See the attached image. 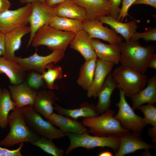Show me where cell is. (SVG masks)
<instances>
[{
	"label": "cell",
	"mask_w": 156,
	"mask_h": 156,
	"mask_svg": "<svg viewBox=\"0 0 156 156\" xmlns=\"http://www.w3.org/2000/svg\"><path fill=\"white\" fill-rule=\"evenodd\" d=\"M110 7V15L115 19L117 18L120 12L119 6L122 0H107Z\"/></svg>",
	"instance_id": "38"
},
{
	"label": "cell",
	"mask_w": 156,
	"mask_h": 156,
	"mask_svg": "<svg viewBox=\"0 0 156 156\" xmlns=\"http://www.w3.org/2000/svg\"><path fill=\"white\" fill-rule=\"evenodd\" d=\"M67 0H47L46 4L49 7H52L65 2Z\"/></svg>",
	"instance_id": "44"
},
{
	"label": "cell",
	"mask_w": 156,
	"mask_h": 156,
	"mask_svg": "<svg viewBox=\"0 0 156 156\" xmlns=\"http://www.w3.org/2000/svg\"><path fill=\"white\" fill-rule=\"evenodd\" d=\"M141 135L129 132L120 136V144L114 156H123L142 149L148 151L154 149L155 146L146 142Z\"/></svg>",
	"instance_id": "13"
},
{
	"label": "cell",
	"mask_w": 156,
	"mask_h": 156,
	"mask_svg": "<svg viewBox=\"0 0 156 156\" xmlns=\"http://www.w3.org/2000/svg\"><path fill=\"white\" fill-rule=\"evenodd\" d=\"M24 145V143H20L17 148L12 150L0 146V156H22L21 151Z\"/></svg>",
	"instance_id": "37"
},
{
	"label": "cell",
	"mask_w": 156,
	"mask_h": 156,
	"mask_svg": "<svg viewBox=\"0 0 156 156\" xmlns=\"http://www.w3.org/2000/svg\"><path fill=\"white\" fill-rule=\"evenodd\" d=\"M57 99L52 90H43L37 92L33 107L35 110L47 120L53 112L54 102Z\"/></svg>",
	"instance_id": "22"
},
{
	"label": "cell",
	"mask_w": 156,
	"mask_h": 156,
	"mask_svg": "<svg viewBox=\"0 0 156 156\" xmlns=\"http://www.w3.org/2000/svg\"><path fill=\"white\" fill-rule=\"evenodd\" d=\"M22 4H28L31 3L35 1H39L42 2L46 3L47 0H18Z\"/></svg>",
	"instance_id": "45"
},
{
	"label": "cell",
	"mask_w": 156,
	"mask_h": 156,
	"mask_svg": "<svg viewBox=\"0 0 156 156\" xmlns=\"http://www.w3.org/2000/svg\"><path fill=\"white\" fill-rule=\"evenodd\" d=\"M48 25L58 30L72 32L75 33L83 29L82 21L58 16L52 14L49 18Z\"/></svg>",
	"instance_id": "28"
},
{
	"label": "cell",
	"mask_w": 156,
	"mask_h": 156,
	"mask_svg": "<svg viewBox=\"0 0 156 156\" xmlns=\"http://www.w3.org/2000/svg\"><path fill=\"white\" fill-rule=\"evenodd\" d=\"M117 88V84L113 78L111 72L107 76L98 94L99 101L94 107L98 114H101L109 109L112 94L114 90Z\"/></svg>",
	"instance_id": "21"
},
{
	"label": "cell",
	"mask_w": 156,
	"mask_h": 156,
	"mask_svg": "<svg viewBox=\"0 0 156 156\" xmlns=\"http://www.w3.org/2000/svg\"><path fill=\"white\" fill-rule=\"evenodd\" d=\"M5 34L0 31V56H3L5 50Z\"/></svg>",
	"instance_id": "39"
},
{
	"label": "cell",
	"mask_w": 156,
	"mask_h": 156,
	"mask_svg": "<svg viewBox=\"0 0 156 156\" xmlns=\"http://www.w3.org/2000/svg\"><path fill=\"white\" fill-rule=\"evenodd\" d=\"M11 5V3L9 0H0V14L9 10Z\"/></svg>",
	"instance_id": "41"
},
{
	"label": "cell",
	"mask_w": 156,
	"mask_h": 156,
	"mask_svg": "<svg viewBox=\"0 0 156 156\" xmlns=\"http://www.w3.org/2000/svg\"><path fill=\"white\" fill-rule=\"evenodd\" d=\"M69 139L70 144L66 148L65 154L68 155L73 150L79 147L87 149L96 147H109L116 152L120 144V136L112 135L106 136H92L88 133L75 134L70 133H65Z\"/></svg>",
	"instance_id": "6"
},
{
	"label": "cell",
	"mask_w": 156,
	"mask_h": 156,
	"mask_svg": "<svg viewBox=\"0 0 156 156\" xmlns=\"http://www.w3.org/2000/svg\"><path fill=\"white\" fill-rule=\"evenodd\" d=\"M114 64V63L103 61L97 58L93 81L87 90L88 97H97L99 92Z\"/></svg>",
	"instance_id": "14"
},
{
	"label": "cell",
	"mask_w": 156,
	"mask_h": 156,
	"mask_svg": "<svg viewBox=\"0 0 156 156\" xmlns=\"http://www.w3.org/2000/svg\"><path fill=\"white\" fill-rule=\"evenodd\" d=\"M2 90L1 89V87H0V94L1 93Z\"/></svg>",
	"instance_id": "47"
},
{
	"label": "cell",
	"mask_w": 156,
	"mask_h": 156,
	"mask_svg": "<svg viewBox=\"0 0 156 156\" xmlns=\"http://www.w3.org/2000/svg\"><path fill=\"white\" fill-rule=\"evenodd\" d=\"M120 100L116 104L118 107L117 114L114 116L124 129L141 135L148 125L145 119L137 115L127 101L123 91L119 89Z\"/></svg>",
	"instance_id": "8"
},
{
	"label": "cell",
	"mask_w": 156,
	"mask_h": 156,
	"mask_svg": "<svg viewBox=\"0 0 156 156\" xmlns=\"http://www.w3.org/2000/svg\"><path fill=\"white\" fill-rule=\"evenodd\" d=\"M32 145L41 149L44 152L54 156H62L64 151L58 147L52 140L41 136L37 140L30 143Z\"/></svg>",
	"instance_id": "32"
},
{
	"label": "cell",
	"mask_w": 156,
	"mask_h": 156,
	"mask_svg": "<svg viewBox=\"0 0 156 156\" xmlns=\"http://www.w3.org/2000/svg\"><path fill=\"white\" fill-rule=\"evenodd\" d=\"M47 120L58 127L65 133H70L80 134L89 133L88 129L82 123L59 114L53 112Z\"/></svg>",
	"instance_id": "17"
},
{
	"label": "cell",
	"mask_w": 156,
	"mask_h": 156,
	"mask_svg": "<svg viewBox=\"0 0 156 156\" xmlns=\"http://www.w3.org/2000/svg\"><path fill=\"white\" fill-rule=\"evenodd\" d=\"M44 81L42 74L36 72H32L29 75L26 83L33 89H38L44 85Z\"/></svg>",
	"instance_id": "35"
},
{
	"label": "cell",
	"mask_w": 156,
	"mask_h": 156,
	"mask_svg": "<svg viewBox=\"0 0 156 156\" xmlns=\"http://www.w3.org/2000/svg\"><path fill=\"white\" fill-rule=\"evenodd\" d=\"M10 131L0 141V145L10 147L21 143L31 142L38 139L39 135L32 131L27 124L21 108L16 107L8 118Z\"/></svg>",
	"instance_id": "2"
},
{
	"label": "cell",
	"mask_w": 156,
	"mask_h": 156,
	"mask_svg": "<svg viewBox=\"0 0 156 156\" xmlns=\"http://www.w3.org/2000/svg\"><path fill=\"white\" fill-rule=\"evenodd\" d=\"M32 10L31 3L13 10H8L0 14V31L5 34L24 27L29 23Z\"/></svg>",
	"instance_id": "10"
},
{
	"label": "cell",
	"mask_w": 156,
	"mask_h": 156,
	"mask_svg": "<svg viewBox=\"0 0 156 156\" xmlns=\"http://www.w3.org/2000/svg\"><path fill=\"white\" fill-rule=\"evenodd\" d=\"M97 58L85 60L80 68L77 82L78 85L85 90H88L93 81Z\"/></svg>",
	"instance_id": "29"
},
{
	"label": "cell",
	"mask_w": 156,
	"mask_h": 156,
	"mask_svg": "<svg viewBox=\"0 0 156 156\" xmlns=\"http://www.w3.org/2000/svg\"><path fill=\"white\" fill-rule=\"evenodd\" d=\"M64 51L54 50L50 54L42 56L36 52L32 55L27 57L15 56L12 60L17 63L25 71L34 70L42 74L45 71L46 67L49 64H55L61 60L65 55Z\"/></svg>",
	"instance_id": "9"
},
{
	"label": "cell",
	"mask_w": 156,
	"mask_h": 156,
	"mask_svg": "<svg viewBox=\"0 0 156 156\" xmlns=\"http://www.w3.org/2000/svg\"><path fill=\"white\" fill-rule=\"evenodd\" d=\"M92 47L97 58L101 60L118 64L119 62L120 51L118 44H107L95 39H91Z\"/></svg>",
	"instance_id": "20"
},
{
	"label": "cell",
	"mask_w": 156,
	"mask_h": 156,
	"mask_svg": "<svg viewBox=\"0 0 156 156\" xmlns=\"http://www.w3.org/2000/svg\"><path fill=\"white\" fill-rule=\"evenodd\" d=\"M82 29L91 39L99 38L110 44H118L122 41V37L113 29L104 26L99 19L82 22Z\"/></svg>",
	"instance_id": "11"
},
{
	"label": "cell",
	"mask_w": 156,
	"mask_h": 156,
	"mask_svg": "<svg viewBox=\"0 0 156 156\" xmlns=\"http://www.w3.org/2000/svg\"><path fill=\"white\" fill-rule=\"evenodd\" d=\"M137 4L148 5L156 9V0H136L133 5Z\"/></svg>",
	"instance_id": "40"
},
{
	"label": "cell",
	"mask_w": 156,
	"mask_h": 156,
	"mask_svg": "<svg viewBox=\"0 0 156 156\" xmlns=\"http://www.w3.org/2000/svg\"><path fill=\"white\" fill-rule=\"evenodd\" d=\"M136 0H122V5L120 8V12L116 19L122 22L123 19L128 16V11L131 6Z\"/></svg>",
	"instance_id": "36"
},
{
	"label": "cell",
	"mask_w": 156,
	"mask_h": 156,
	"mask_svg": "<svg viewBox=\"0 0 156 156\" xmlns=\"http://www.w3.org/2000/svg\"><path fill=\"white\" fill-rule=\"evenodd\" d=\"M114 111L109 109L101 115L84 118L82 124L89 128L94 135L106 136L112 135L120 136L130 131L124 128L114 117Z\"/></svg>",
	"instance_id": "3"
},
{
	"label": "cell",
	"mask_w": 156,
	"mask_h": 156,
	"mask_svg": "<svg viewBox=\"0 0 156 156\" xmlns=\"http://www.w3.org/2000/svg\"><path fill=\"white\" fill-rule=\"evenodd\" d=\"M25 72L17 63L0 56V73L5 74L12 85H17L22 83Z\"/></svg>",
	"instance_id": "26"
},
{
	"label": "cell",
	"mask_w": 156,
	"mask_h": 156,
	"mask_svg": "<svg viewBox=\"0 0 156 156\" xmlns=\"http://www.w3.org/2000/svg\"><path fill=\"white\" fill-rule=\"evenodd\" d=\"M21 109L26 122L33 131L41 136L53 140L66 136L65 133L55 127L48 120H44L33 105L24 106Z\"/></svg>",
	"instance_id": "7"
},
{
	"label": "cell",
	"mask_w": 156,
	"mask_h": 156,
	"mask_svg": "<svg viewBox=\"0 0 156 156\" xmlns=\"http://www.w3.org/2000/svg\"><path fill=\"white\" fill-rule=\"evenodd\" d=\"M51 13L57 16L75 19L82 22L86 20L85 10L70 0L50 7Z\"/></svg>",
	"instance_id": "18"
},
{
	"label": "cell",
	"mask_w": 156,
	"mask_h": 156,
	"mask_svg": "<svg viewBox=\"0 0 156 156\" xmlns=\"http://www.w3.org/2000/svg\"><path fill=\"white\" fill-rule=\"evenodd\" d=\"M31 4L32 10L28 19L30 32L27 47L31 44L34 35L37 30L44 25H48L52 14L50 11V7L46 3L35 1Z\"/></svg>",
	"instance_id": "12"
},
{
	"label": "cell",
	"mask_w": 156,
	"mask_h": 156,
	"mask_svg": "<svg viewBox=\"0 0 156 156\" xmlns=\"http://www.w3.org/2000/svg\"><path fill=\"white\" fill-rule=\"evenodd\" d=\"M16 108V104L11 98L10 91L3 88L0 94V127L1 129L7 127L9 112Z\"/></svg>",
	"instance_id": "30"
},
{
	"label": "cell",
	"mask_w": 156,
	"mask_h": 156,
	"mask_svg": "<svg viewBox=\"0 0 156 156\" xmlns=\"http://www.w3.org/2000/svg\"><path fill=\"white\" fill-rule=\"evenodd\" d=\"M118 45L120 51L119 62L122 65L145 74L148 69V61L155 53V47L153 45L143 47L138 40H131L122 41Z\"/></svg>",
	"instance_id": "1"
},
{
	"label": "cell",
	"mask_w": 156,
	"mask_h": 156,
	"mask_svg": "<svg viewBox=\"0 0 156 156\" xmlns=\"http://www.w3.org/2000/svg\"><path fill=\"white\" fill-rule=\"evenodd\" d=\"M54 105V109L58 114L74 120L81 117L86 118L98 115L94 106L87 102L81 104L79 108L74 109H66L55 103Z\"/></svg>",
	"instance_id": "27"
},
{
	"label": "cell",
	"mask_w": 156,
	"mask_h": 156,
	"mask_svg": "<svg viewBox=\"0 0 156 156\" xmlns=\"http://www.w3.org/2000/svg\"><path fill=\"white\" fill-rule=\"evenodd\" d=\"M102 24L108 25L117 34H120L125 38L126 41H128L131 38L134 33L136 31L139 21L132 20L129 22L123 23L118 21L110 15L103 16L99 18Z\"/></svg>",
	"instance_id": "24"
},
{
	"label": "cell",
	"mask_w": 156,
	"mask_h": 156,
	"mask_svg": "<svg viewBox=\"0 0 156 156\" xmlns=\"http://www.w3.org/2000/svg\"><path fill=\"white\" fill-rule=\"evenodd\" d=\"M148 133L151 138L152 141L156 142V127H152L149 129Z\"/></svg>",
	"instance_id": "43"
},
{
	"label": "cell",
	"mask_w": 156,
	"mask_h": 156,
	"mask_svg": "<svg viewBox=\"0 0 156 156\" xmlns=\"http://www.w3.org/2000/svg\"><path fill=\"white\" fill-rule=\"evenodd\" d=\"M91 39L83 29L77 33L70 42V47L78 51L85 60L97 57L92 47Z\"/></svg>",
	"instance_id": "23"
},
{
	"label": "cell",
	"mask_w": 156,
	"mask_h": 156,
	"mask_svg": "<svg viewBox=\"0 0 156 156\" xmlns=\"http://www.w3.org/2000/svg\"><path fill=\"white\" fill-rule=\"evenodd\" d=\"M146 87L130 98L134 110L145 103L153 104L156 102V75L148 79Z\"/></svg>",
	"instance_id": "25"
},
{
	"label": "cell",
	"mask_w": 156,
	"mask_h": 156,
	"mask_svg": "<svg viewBox=\"0 0 156 156\" xmlns=\"http://www.w3.org/2000/svg\"><path fill=\"white\" fill-rule=\"evenodd\" d=\"M12 100L15 102L16 107L20 109L28 105L33 106L37 93L25 83L17 85L9 86Z\"/></svg>",
	"instance_id": "15"
},
{
	"label": "cell",
	"mask_w": 156,
	"mask_h": 156,
	"mask_svg": "<svg viewBox=\"0 0 156 156\" xmlns=\"http://www.w3.org/2000/svg\"><path fill=\"white\" fill-rule=\"evenodd\" d=\"M86 11V20L98 19L110 15V9L107 0H70Z\"/></svg>",
	"instance_id": "16"
},
{
	"label": "cell",
	"mask_w": 156,
	"mask_h": 156,
	"mask_svg": "<svg viewBox=\"0 0 156 156\" xmlns=\"http://www.w3.org/2000/svg\"><path fill=\"white\" fill-rule=\"evenodd\" d=\"M53 64H48L46 67L47 70L42 74L47 88L52 90L58 89L59 87L55 84V81L62 79L63 76L62 68L59 66H54Z\"/></svg>",
	"instance_id": "31"
},
{
	"label": "cell",
	"mask_w": 156,
	"mask_h": 156,
	"mask_svg": "<svg viewBox=\"0 0 156 156\" xmlns=\"http://www.w3.org/2000/svg\"><path fill=\"white\" fill-rule=\"evenodd\" d=\"M148 68L156 69V54L154 53L150 59L148 64Z\"/></svg>",
	"instance_id": "42"
},
{
	"label": "cell",
	"mask_w": 156,
	"mask_h": 156,
	"mask_svg": "<svg viewBox=\"0 0 156 156\" xmlns=\"http://www.w3.org/2000/svg\"><path fill=\"white\" fill-rule=\"evenodd\" d=\"M112 74L117 88L129 98L144 88L148 79L144 74L122 65L115 68Z\"/></svg>",
	"instance_id": "5"
},
{
	"label": "cell",
	"mask_w": 156,
	"mask_h": 156,
	"mask_svg": "<svg viewBox=\"0 0 156 156\" xmlns=\"http://www.w3.org/2000/svg\"><path fill=\"white\" fill-rule=\"evenodd\" d=\"M30 26L19 28L5 34L4 58L12 60L16 56L15 52L20 48L22 38L30 33Z\"/></svg>",
	"instance_id": "19"
},
{
	"label": "cell",
	"mask_w": 156,
	"mask_h": 156,
	"mask_svg": "<svg viewBox=\"0 0 156 156\" xmlns=\"http://www.w3.org/2000/svg\"><path fill=\"white\" fill-rule=\"evenodd\" d=\"M98 155L99 156H112L113 155L110 151L106 150L99 153Z\"/></svg>",
	"instance_id": "46"
},
{
	"label": "cell",
	"mask_w": 156,
	"mask_h": 156,
	"mask_svg": "<svg viewBox=\"0 0 156 156\" xmlns=\"http://www.w3.org/2000/svg\"><path fill=\"white\" fill-rule=\"evenodd\" d=\"M138 109L140 110L144 115L148 125L151 124L153 127H156V107L153 104L142 105Z\"/></svg>",
	"instance_id": "33"
},
{
	"label": "cell",
	"mask_w": 156,
	"mask_h": 156,
	"mask_svg": "<svg viewBox=\"0 0 156 156\" xmlns=\"http://www.w3.org/2000/svg\"><path fill=\"white\" fill-rule=\"evenodd\" d=\"M75 33L63 31L45 25L35 33L31 44L34 47L46 46L52 50L65 51L74 38Z\"/></svg>",
	"instance_id": "4"
},
{
	"label": "cell",
	"mask_w": 156,
	"mask_h": 156,
	"mask_svg": "<svg viewBox=\"0 0 156 156\" xmlns=\"http://www.w3.org/2000/svg\"><path fill=\"white\" fill-rule=\"evenodd\" d=\"M142 38L145 41H156V28L155 27H150L143 32H135L130 40L136 41Z\"/></svg>",
	"instance_id": "34"
}]
</instances>
